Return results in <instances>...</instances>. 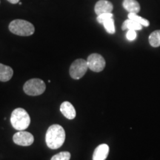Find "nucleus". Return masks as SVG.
<instances>
[{"mask_svg": "<svg viewBox=\"0 0 160 160\" xmlns=\"http://www.w3.org/2000/svg\"><path fill=\"white\" fill-rule=\"evenodd\" d=\"M46 85L43 80L40 79H31L27 81L23 86L26 94L29 96H39L45 91Z\"/></svg>", "mask_w": 160, "mask_h": 160, "instance_id": "nucleus-4", "label": "nucleus"}, {"mask_svg": "<svg viewBox=\"0 0 160 160\" xmlns=\"http://www.w3.org/2000/svg\"><path fill=\"white\" fill-rule=\"evenodd\" d=\"M13 142L18 145L30 146L34 142V137L31 133L24 131H19L13 137Z\"/></svg>", "mask_w": 160, "mask_h": 160, "instance_id": "nucleus-7", "label": "nucleus"}, {"mask_svg": "<svg viewBox=\"0 0 160 160\" xmlns=\"http://www.w3.org/2000/svg\"><path fill=\"white\" fill-rule=\"evenodd\" d=\"M113 4L107 0H99L95 5L94 8L95 13L97 16L102 14V13H111L113 11Z\"/></svg>", "mask_w": 160, "mask_h": 160, "instance_id": "nucleus-8", "label": "nucleus"}, {"mask_svg": "<svg viewBox=\"0 0 160 160\" xmlns=\"http://www.w3.org/2000/svg\"><path fill=\"white\" fill-rule=\"evenodd\" d=\"M122 5L129 13H138L140 11V5L137 0H124Z\"/></svg>", "mask_w": 160, "mask_h": 160, "instance_id": "nucleus-12", "label": "nucleus"}, {"mask_svg": "<svg viewBox=\"0 0 160 160\" xmlns=\"http://www.w3.org/2000/svg\"><path fill=\"white\" fill-rule=\"evenodd\" d=\"M70 159L71 153L68 151H63L53 156L51 160H70Z\"/></svg>", "mask_w": 160, "mask_h": 160, "instance_id": "nucleus-17", "label": "nucleus"}, {"mask_svg": "<svg viewBox=\"0 0 160 160\" xmlns=\"http://www.w3.org/2000/svg\"><path fill=\"white\" fill-rule=\"evenodd\" d=\"M11 123L13 128L17 131H25L30 125L31 118L25 109L19 108L12 112Z\"/></svg>", "mask_w": 160, "mask_h": 160, "instance_id": "nucleus-2", "label": "nucleus"}, {"mask_svg": "<svg viewBox=\"0 0 160 160\" xmlns=\"http://www.w3.org/2000/svg\"><path fill=\"white\" fill-rule=\"evenodd\" d=\"M88 68L93 72H101L105 67V60L99 53H92L87 59Z\"/></svg>", "mask_w": 160, "mask_h": 160, "instance_id": "nucleus-6", "label": "nucleus"}, {"mask_svg": "<svg viewBox=\"0 0 160 160\" xmlns=\"http://www.w3.org/2000/svg\"><path fill=\"white\" fill-rule=\"evenodd\" d=\"M65 132L61 125L50 126L45 135V141L49 148L55 150L62 147L65 142Z\"/></svg>", "mask_w": 160, "mask_h": 160, "instance_id": "nucleus-1", "label": "nucleus"}, {"mask_svg": "<svg viewBox=\"0 0 160 160\" xmlns=\"http://www.w3.org/2000/svg\"><path fill=\"white\" fill-rule=\"evenodd\" d=\"M113 15L112 13H102V14H100L97 17V22L100 24H103L104 22L106 21L107 19H110V18H113Z\"/></svg>", "mask_w": 160, "mask_h": 160, "instance_id": "nucleus-18", "label": "nucleus"}, {"mask_svg": "<svg viewBox=\"0 0 160 160\" xmlns=\"http://www.w3.org/2000/svg\"><path fill=\"white\" fill-rule=\"evenodd\" d=\"M126 37H127V39L130 40V41L134 40L136 38H137V33H136V31H133V30H128V31L127 32V34H126Z\"/></svg>", "mask_w": 160, "mask_h": 160, "instance_id": "nucleus-19", "label": "nucleus"}, {"mask_svg": "<svg viewBox=\"0 0 160 160\" xmlns=\"http://www.w3.org/2000/svg\"><path fill=\"white\" fill-rule=\"evenodd\" d=\"M128 19L133 20V21L137 22L139 23L140 25L142 26H145V27H148L150 25L149 21H148L147 19H144V18L139 17V16L137 15V13H129L128 16Z\"/></svg>", "mask_w": 160, "mask_h": 160, "instance_id": "nucleus-15", "label": "nucleus"}, {"mask_svg": "<svg viewBox=\"0 0 160 160\" xmlns=\"http://www.w3.org/2000/svg\"><path fill=\"white\" fill-rule=\"evenodd\" d=\"M142 28V25H140L139 23L137 22L133 21L132 19H127L124 22L122 26V29L123 31L125 30H133V31H140Z\"/></svg>", "mask_w": 160, "mask_h": 160, "instance_id": "nucleus-13", "label": "nucleus"}, {"mask_svg": "<svg viewBox=\"0 0 160 160\" xmlns=\"http://www.w3.org/2000/svg\"><path fill=\"white\" fill-rule=\"evenodd\" d=\"M149 43L152 47L157 48L160 46V31H155L150 35Z\"/></svg>", "mask_w": 160, "mask_h": 160, "instance_id": "nucleus-14", "label": "nucleus"}, {"mask_svg": "<svg viewBox=\"0 0 160 160\" xmlns=\"http://www.w3.org/2000/svg\"><path fill=\"white\" fill-rule=\"evenodd\" d=\"M8 28L11 33L21 37H29L33 35L35 31L33 24L23 19L13 20L9 24Z\"/></svg>", "mask_w": 160, "mask_h": 160, "instance_id": "nucleus-3", "label": "nucleus"}, {"mask_svg": "<svg viewBox=\"0 0 160 160\" xmlns=\"http://www.w3.org/2000/svg\"><path fill=\"white\" fill-rule=\"evenodd\" d=\"M88 68V62L83 59H78L71 64L70 75L74 79H79L85 74Z\"/></svg>", "mask_w": 160, "mask_h": 160, "instance_id": "nucleus-5", "label": "nucleus"}, {"mask_svg": "<svg viewBox=\"0 0 160 160\" xmlns=\"http://www.w3.org/2000/svg\"><path fill=\"white\" fill-rule=\"evenodd\" d=\"M13 71L9 66L0 63V81L8 82L11 79Z\"/></svg>", "mask_w": 160, "mask_h": 160, "instance_id": "nucleus-11", "label": "nucleus"}, {"mask_svg": "<svg viewBox=\"0 0 160 160\" xmlns=\"http://www.w3.org/2000/svg\"><path fill=\"white\" fill-rule=\"evenodd\" d=\"M104 27L106 30V31L111 34H113L115 33V25H114V20L113 18H110V19H107L106 21L104 22L103 23Z\"/></svg>", "mask_w": 160, "mask_h": 160, "instance_id": "nucleus-16", "label": "nucleus"}, {"mask_svg": "<svg viewBox=\"0 0 160 160\" xmlns=\"http://www.w3.org/2000/svg\"><path fill=\"white\" fill-rule=\"evenodd\" d=\"M60 111L68 119H73L77 115L74 107L69 102H64L62 103L60 106Z\"/></svg>", "mask_w": 160, "mask_h": 160, "instance_id": "nucleus-9", "label": "nucleus"}, {"mask_svg": "<svg viewBox=\"0 0 160 160\" xmlns=\"http://www.w3.org/2000/svg\"><path fill=\"white\" fill-rule=\"evenodd\" d=\"M8 1L11 4H17L18 2H19V0H8Z\"/></svg>", "mask_w": 160, "mask_h": 160, "instance_id": "nucleus-20", "label": "nucleus"}, {"mask_svg": "<svg viewBox=\"0 0 160 160\" xmlns=\"http://www.w3.org/2000/svg\"><path fill=\"white\" fill-rule=\"evenodd\" d=\"M109 153V147L106 144H102L95 149L93 160H105Z\"/></svg>", "mask_w": 160, "mask_h": 160, "instance_id": "nucleus-10", "label": "nucleus"}]
</instances>
